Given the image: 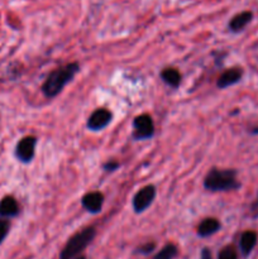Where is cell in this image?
Masks as SVG:
<instances>
[{"instance_id": "cell-1", "label": "cell", "mask_w": 258, "mask_h": 259, "mask_svg": "<svg viewBox=\"0 0 258 259\" xmlns=\"http://www.w3.org/2000/svg\"><path fill=\"white\" fill-rule=\"evenodd\" d=\"M80 71V65L77 62H71L67 65L58 67L48 73L45 82L42 85V93L47 99H53L61 94L68 82L73 80L76 73Z\"/></svg>"}, {"instance_id": "cell-9", "label": "cell", "mask_w": 258, "mask_h": 259, "mask_svg": "<svg viewBox=\"0 0 258 259\" xmlns=\"http://www.w3.org/2000/svg\"><path fill=\"white\" fill-rule=\"evenodd\" d=\"M19 214V205L15 197L4 196L0 200V219L10 220L12 218L18 217Z\"/></svg>"}, {"instance_id": "cell-21", "label": "cell", "mask_w": 258, "mask_h": 259, "mask_svg": "<svg viewBox=\"0 0 258 259\" xmlns=\"http://www.w3.org/2000/svg\"><path fill=\"white\" fill-rule=\"evenodd\" d=\"M75 259H86L85 257H83V255H78L77 258H75Z\"/></svg>"}, {"instance_id": "cell-3", "label": "cell", "mask_w": 258, "mask_h": 259, "mask_svg": "<svg viewBox=\"0 0 258 259\" xmlns=\"http://www.w3.org/2000/svg\"><path fill=\"white\" fill-rule=\"evenodd\" d=\"M96 235L95 228L89 227L73 234L60 253V259H75L91 244Z\"/></svg>"}, {"instance_id": "cell-14", "label": "cell", "mask_w": 258, "mask_h": 259, "mask_svg": "<svg viewBox=\"0 0 258 259\" xmlns=\"http://www.w3.org/2000/svg\"><path fill=\"white\" fill-rule=\"evenodd\" d=\"M161 78L166 85H168L172 89H177L181 83V73L176 68H163L161 72Z\"/></svg>"}, {"instance_id": "cell-2", "label": "cell", "mask_w": 258, "mask_h": 259, "mask_svg": "<svg viewBox=\"0 0 258 259\" xmlns=\"http://www.w3.org/2000/svg\"><path fill=\"white\" fill-rule=\"evenodd\" d=\"M205 190L210 192L233 191L240 187L235 169L211 168L204 179Z\"/></svg>"}, {"instance_id": "cell-4", "label": "cell", "mask_w": 258, "mask_h": 259, "mask_svg": "<svg viewBox=\"0 0 258 259\" xmlns=\"http://www.w3.org/2000/svg\"><path fill=\"white\" fill-rule=\"evenodd\" d=\"M133 137L136 141H147L154 136L153 119L148 114H142L133 119Z\"/></svg>"}, {"instance_id": "cell-10", "label": "cell", "mask_w": 258, "mask_h": 259, "mask_svg": "<svg viewBox=\"0 0 258 259\" xmlns=\"http://www.w3.org/2000/svg\"><path fill=\"white\" fill-rule=\"evenodd\" d=\"M242 75H243L242 68H230V70L224 71V72L220 75V77L218 78L217 86L219 89H222V90H224V89L227 88H230V86L239 82L240 78H242Z\"/></svg>"}, {"instance_id": "cell-17", "label": "cell", "mask_w": 258, "mask_h": 259, "mask_svg": "<svg viewBox=\"0 0 258 259\" xmlns=\"http://www.w3.org/2000/svg\"><path fill=\"white\" fill-rule=\"evenodd\" d=\"M10 228H12V223L8 219H0V245L4 243V240L7 239L8 234L10 232Z\"/></svg>"}, {"instance_id": "cell-7", "label": "cell", "mask_w": 258, "mask_h": 259, "mask_svg": "<svg viewBox=\"0 0 258 259\" xmlns=\"http://www.w3.org/2000/svg\"><path fill=\"white\" fill-rule=\"evenodd\" d=\"M111 120H113L111 111L105 108H99L95 111H93L91 115L89 116L86 126L91 132H100L105 129L111 123Z\"/></svg>"}, {"instance_id": "cell-8", "label": "cell", "mask_w": 258, "mask_h": 259, "mask_svg": "<svg viewBox=\"0 0 258 259\" xmlns=\"http://www.w3.org/2000/svg\"><path fill=\"white\" fill-rule=\"evenodd\" d=\"M81 205L90 214H99L101 211V209H103L104 195L99 191L88 192L81 199Z\"/></svg>"}, {"instance_id": "cell-15", "label": "cell", "mask_w": 258, "mask_h": 259, "mask_svg": "<svg viewBox=\"0 0 258 259\" xmlns=\"http://www.w3.org/2000/svg\"><path fill=\"white\" fill-rule=\"evenodd\" d=\"M179 254V248L175 244L169 243V244H166L156 255H154L153 259H175Z\"/></svg>"}, {"instance_id": "cell-11", "label": "cell", "mask_w": 258, "mask_h": 259, "mask_svg": "<svg viewBox=\"0 0 258 259\" xmlns=\"http://www.w3.org/2000/svg\"><path fill=\"white\" fill-rule=\"evenodd\" d=\"M222 229V224L215 218H206L197 227V235L200 238H209Z\"/></svg>"}, {"instance_id": "cell-6", "label": "cell", "mask_w": 258, "mask_h": 259, "mask_svg": "<svg viewBox=\"0 0 258 259\" xmlns=\"http://www.w3.org/2000/svg\"><path fill=\"white\" fill-rule=\"evenodd\" d=\"M35 147H37V138L35 137H24L15 146V158L22 163H30L35 156Z\"/></svg>"}, {"instance_id": "cell-18", "label": "cell", "mask_w": 258, "mask_h": 259, "mask_svg": "<svg viewBox=\"0 0 258 259\" xmlns=\"http://www.w3.org/2000/svg\"><path fill=\"white\" fill-rule=\"evenodd\" d=\"M154 249H156V244H154V243H147V244L139 247L136 252L139 253V254L148 255V254H151Z\"/></svg>"}, {"instance_id": "cell-20", "label": "cell", "mask_w": 258, "mask_h": 259, "mask_svg": "<svg viewBox=\"0 0 258 259\" xmlns=\"http://www.w3.org/2000/svg\"><path fill=\"white\" fill-rule=\"evenodd\" d=\"M200 259H214L211 250L209 248H202L201 252H200Z\"/></svg>"}, {"instance_id": "cell-19", "label": "cell", "mask_w": 258, "mask_h": 259, "mask_svg": "<svg viewBox=\"0 0 258 259\" xmlns=\"http://www.w3.org/2000/svg\"><path fill=\"white\" fill-rule=\"evenodd\" d=\"M116 168H119V163L115 161H109L104 164V169L106 172H114Z\"/></svg>"}, {"instance_id": "cell-16", "label": "cell", "mask_w": 258, "mask_h": 259, "mask_svg": "<svg viewBox=\"0 0 258 259\" xmlns=\"http://www.w3.org/2000/svg\"><path fill=\"white\" fill-rule=\"evenodd\" d=\"M218 259H238V253L233 245H227L218 253Z\"/></svg>"}, {"instance_id": "cell-5", "label": "cell", "mask_w": 258, "mask_h": 259, "mask_svg": "<svg viewBox=\"0 0 258 259\" xmlns=\"http://www.w3.org/2000/svg\"><path fill=\"white\" fill-rule=\"evenodd\" d=\"M156 187L153 185H148L144 186L134 195L133 200H132V206L136 214H142L146 211L152 204H153L154 199H156Z\"/></svg>"}, {"instance_id": "cell-12", "label": "cell", "mask_w": 258, "mask_h": 259, "mask_svg": "<svg viewBox=\"0 0 258 259\" xmlns=\"http://www.w3.org/2000/svg\"><path fill=\"white\" fill-rule=\"evenodd\" d=\"M257 233L252 232V230H248V232L243 233L239 240V248L240 252H242V254L244 255V257H248V255L252 253L255 244H257Z\"/></svg>"}, {"instance_id": "cell-13", "label": "cell", "mask_w": 258, "mask_h": 259, "mask_svg": "<svg viewBox=\"0 0 258 259\" xmlns=\"http://www.w3.org/2000/svg\"><path fill=\"white\" fill-rule=\"evenodd\" d=\"M252 19H253L252 12L239 13V14H237L235 17H233L232 20L229 22V29L234 33L240 32V30H243L248 24H249Z\"/></svg>"}]
</instances>
